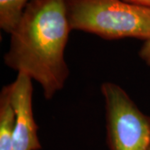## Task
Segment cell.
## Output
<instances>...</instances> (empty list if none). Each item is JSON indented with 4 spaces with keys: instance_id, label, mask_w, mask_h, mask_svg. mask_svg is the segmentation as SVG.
Masks as SVG:
<instances>
[{
    "instance_id": "6da1fadb",
    "label": "cell",
    "mask_w": 150,
    "mask_h": 150,
    "mask_svg": "<svg viewBox=\"0 0 150 150\" xmlns=\"http://www.w3.org/2000/svg\"><path fill=\"white\" fill-rule=\"evenodd\" d=\"M65 0H31L10 34L4 63L41 87L51 100L70 75L65 49L71 31Z\"/></svg>"
},
{
    "instance_id": "7a4b0ae2",
    "label": "cell",
    "mask_w": 150,
    "mask_h": 150,
    "mask_svg": "<svg viewBox=\"0 0 150 150\" xmlns=\"http://www.w3.org/2000/svg\"><path fill=\"white\" fill-rule=\"evenodd\" d=\"M72 30L106 40L150 39V8L123 0H65Z\"/></svg>"
},
{
    "instance_id": "3957f363",
    "label": "cell",
    "mask_w": 150,
    "mask_h": 150,
    "mask_svg": "<svg viewBox=\"0 0 150 150\" xmlns=\"http://www.w3.org/2000/svg\"><path fill=\"white\" fill-rule=\"evenodd\" d=\"M100 90L104 103L108 149L149 150V117L118 83L103 82Z\"/></svg>"
},
{
    "instance_id": "277c9868",
    "label": "cell",
    "mask_w": 150,
    "mask_h": 150,
    "mask_svg": "<svg viewBox=\"0 0 150 150\" xmlns=\"http://www.w3.org/2000/svg\"><path fill=\"white\" fill-rule=\"evenodd\" d=\"M8 86L15 114L13 150H40L42 145L33 109V80L27 75L17 74Z\"/></svg>"
},
{
    "instance_id": "5b68a950",
    "label": "cell",
    "mask_w": 150,
    "mask_h": 150,
    "mask_svg": "<svg viewBox=\"0 0 150 150\" xmlns=\"http://www.w3.org/2000/svg\"><path fill=\"white\" fill-rule=\"evenodd\" d=\"M14 122V110L6 85L0 93V150H13Z\"/></svg>"
},
{
    "instance_id": "8992f818",
    "label": "cell",
    "mask_w": 150,
    "mask_h": 150,
    "mask_svg": "<svg viewBox=\"0 0 150 150\" xmlns=\"http://www.w3.org/2000/svg\"><path fill=\"white\" fill-rule=\"evenodd\" d=\"M31 0H0V28L10 33Z\"/></svg>"
},
{
    "instance_id": "52a82bcc",
    "label": "cell",
    "mask_w": 150,
    "mask_h": 150,
    "mask_svg": "<svg viewBox=\"0 0 150 150\" xmlns=\"http://www.w3.org/2000/svg\"><path fill=\"white\" fill-rule=\"evenodd\" d=\"M139 55L144 64L150 66V39L144 42L139 52Z\"/></svg>"
},
{
    "instance_id": "ba28073f",
    "label": "cell",
    "mask_w": 150,
    "mask_h": 150,
    "mask_svg": "<svg viewBox=\"0 0 150 150\" xmlns=\"http://www.w3.org/2000/svg\"><path fill=\"white\" fill-rule=\"evenodd\" d=\"M129 4H132L134 5L142 6L150 8V0H123Z\"/></svg>"
},
{
    "instance_id": "9c48e42d",
    "label": "cell",
    "mask_w": 150,
    "mask_h": 150,
    "mask_svg": "<svg viewBox=\"0 0 150 150\" xmlns=\"http://www.w3.org/2000/svg\"><path fill=\"white\" fill-rule=\"evenodd\" d=\"M149 150H150V149H149Z\"/></svg>"
}]
</instances>
